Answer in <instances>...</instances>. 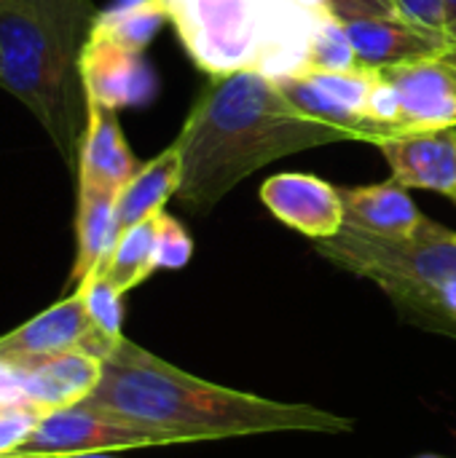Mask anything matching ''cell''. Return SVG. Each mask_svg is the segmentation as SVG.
<instances>
[{
  "label": "cell",
  "mask_w": 456,
  "mask_h": 458,
  "mask_svg": "<svg viewBox=\"0 0 456 458\" xmlns=\"http://www.w3.org/2000/svg\"><path fill=\"white\" fill-rule=\"evenodd\" d=\"M83 405L121 424L156 432L167 445L277 432H352L347 416L210 384L164 362L129 338L116 341L105 352L99 384Z\"/></svg>",
  "instance_id": "1"
},
{
  "label": "cell",
  "mask_w": 456,
  "mask_h": 458,
  "mask_svg": "<svg viewBox=\"0 0 456 458\" xmlns=\"http://www.w3.org/2000/svg\"><path fill=\"white\" fill-rule=\"evenodd\" d=\"M349 140L352 131L296 110L263 72L215 75L194 99L175 140L183 153L177 199L188 212L207 215L261 166Z\"/></svg>",
  "instance_id": "2"
},
{
  "label": "cell",
  "mask_w": 456,
  "mask_h": 458,
  "mask_svg": "<svg viewBox=\"0 0 456 458\" xmlns=\"http://www.w3.org/2000/svg\"><path fill=\"white\" fill-rule=\"evenodd\" d=\"M94 0H11L0 8V86L43 126L67 166H78L86 126L81 51Z\"/></svg>",
  "instance_id": "3"
},
{
  "label": "cell",
  "mask_w": 456,
  "mask_h": 458,
  "mask_svg": "<svg viewBox=\"0 0 456 458\" xmlns=\"http://www.w3.org/2000/svg\"><path fill=\"white\" fill-rule=\"evenodd\" d=\"M185 54L210 78L306 70L309 46L331 16L317 0H164Z\"/></svg>",
  "instance_id": "4"
},
{
  "label": "cell",
  "mask_w": 456,
  "mask_h": 458,
  "mask_svg": "<svg viewBox=\"0 0 456 458\" xmlns=\"http://www.w3.org/2000/svg\"><path fill=\"white\" fill-rule=\"evenodd\" d=\"M314 250L341 271L374 282L398 314L456 341V231L425 217L409 239H382L344 223Z\"/></svg>",
  "instance_id": "5"
},
{
  "label": "cell",
  "mask_w": 456,
  "mask_h": 458,
  "mask_svg": "<svg viewBox=\"0 0 456 458\" xmlns=\"http://www.w3.org/2000/svg\"><path fill=\"white\" fill-rule=\"evenodd\" d=\"M167 445L156 432L121 424L83 403L46 413L32 435L5 458H51L73 454H99V451H132Z\"/></svg>",
  "instance_id": "6"
},
{
  "label": "cell",
  "mask_w": 456,
  "mask_h": 458,
  "mask_svg": "<svg viewBox=\"0 0 456 458\" xmlns=\"http://www.w3.org/2000/svg\"><path fill=\"white\" fill-rule=\"evenodd\" d=\"M110 346L113 344L97 333L83 295L73 290V295L56 301L22 327L0 335V362L35 365L67 352H89L102 360Z\"/></svg>",
  "instance_id": "7"
},
{
  "label": "cell",
  "mask_w": 456,
  "mask_h": 458,
  "mask_svg": "<svg viewBox=\"0 0 456 458\" xmlns=\"http://www.w3.org/2000/svg\"><path fill=\"white\" fill-rule=\"evenodd\" d=\"M376 78H379V67L360 64L344 72L306 70L298 75L277 78V86L290 99V105L304 115L347 129L355 134V140L366 142L368 99Z\"/></svg>",
  "instance_id": "8"
},
{
  "label": "cell",
  "mask_w": 456,
  "mask_h": 458,
  "mask_svg": "<svg viewBox=\"0 0 456 458\" xmlns=\"http://www.w3.org/2000/svg\"><path fill=\"white\" fill-rule=\"evenodd\" d=\"M400 94V129H456V43L411 62L382 67Z\"/></svg>",
  "instance_id": "9"
},
{
  "label": "cell",
  "mask_w": 456,
  "mask_h": 458,
  "mask_svg": "<svg viewBox=\"0 0 456 458\" xmlns=\"http://www.w3.org/2000/svg\"><path fill=\"white\" fill-rule=\"evenodd\" d=\"M81 83L89 102L108 110L145 107L159 91V78L142 51L91 35L81 51Z\"/></svg>",
  "instance_id": "10"
},
{
  "label": "cell",
  "mask_w": 456,
  "mask_h": 458,
  "mask_svg": "<svg viewBox=\"0 0 456 458\" xmlns=\"http://www.w3.org/2000/svg\"><path fill=\"white\" fill-rule=\"evenodd\" d=\"M263 207L288 228L323 242L336 236L344 223V199L336 185L306 172H282L261 182Z\"/></svg>",
  "instance_id": "11"
},
{
  "label": "cell",
  "mask_w": 456,
  "mask_h": 458,
  "mask_svg": "<svg viewBox=\"0 0 456 458\" xmlns=\"http://www.w3.org/2000/svg\"><path fill=\"white\" fill-rule=\"evenodd\" d=\"M376 148L398 185L456 196V129L392 134L382 137Z\"/></svg>",
  "instance_id": "12"
},
{
  "label": "cell",
  "mask_w": 456,
  "mask_h": 458,
  "mask_svg": "<svg viewBox=\"0 0 456 458\" xmlns=\"http://www.w3.org/2000/svg\"><path fill=\"white\" fill-rule=\"evenodd\" d=\"M344 30L357 51V62L366 67H390L411 62L419 56L441 54L452 48L456 40L449 32L422 27L403 13L384 19H360L344 21Z\"/></svg>",
  "instance_id": "13"
},
{
  "label": "cell",
  "mask_w": 456,
  "mask_h": 458,
  "mask_svg": "<svg viewBox=\"0 0 456 458\" xmlns=\"http://www.w3.org/2000/svg\"><path fill=\"white\" fill-rule=\"evenodd\" d=\"M140 161L134 158L116 110H108L97 102L86 99V126L78 148V185L83 188H102V191H121Z\"/></svg>",
  "instance_id": "14"
},
{
  "label": "cell",
  "mask_w": 456,
  "mask_h": 458,
  "mask_svg": "<svg viewBox=\"0 0 456 458\" xmlns=\"http://www.w3.org/2000/svg\"><path fill=\"white\" fill-rule=\"evenodd\" d=\"M339 191L344 199L347 225L363 233L382 239H409L425 223V215L409 196V188L398 185L395 180Z\"/></svg>",
  "instance_id": "15"
},
{
  "label": "cell",
  "mask_w": 456,
  "mask_h": 458,
  "mask_svg": "<svg viewBox=\"0 0 456 458\" xmlns=\"http://www.w3.org/2000/svg\"><path fill=\"white\" fill-rule=\"evenodd\" d=\"M116 191L83 188L78 185L75 201V260L70 282L81 284L91 271L102 268L118 242V215H116Z\"/></svg>",
  "instance_id": "16"
},
{
  "label": "cell",
  "mask_w": 456,
  "mask_h": 458,
  "mask_svg": "<svg viewBox=\"0 0 456 458\" xmlns=\"http://www.w3.org/2000/svg\"><path fill=\"white\" fill-rule=\"evenodd\" d=\"M180 182H183V153H180V145L172 142L156 158L140 164L134 177L118 191V199H116L118 228L126 231L164 212V204L172 196H177Z\"/></svg>",
  "instance_id": "17"
},
{
  "label": "cell",
  "mask_w": 456,
  "mask_h": 458,
  "mask_svg": "<svg viewBox=\"0 0 456 458\" xmlns=\"http://www.w3.org/2000/svg\"><path fill=\"white\" fill-rule=\"evenodd\" d=\"M99 271L110 279V284L121 295L140 287L153 271H159L156 268V215L121 231L110 258L105 260Z\"/></svg>",
  "instance_id": "18"
},
{
  "label": "cell",
  "mask_w": 456,
  "mask_h": 458,
  "mask_svg": "<svg viewBox=\"0 0 456 458\" xmlns=\"http://www.w3.org/2000/svg\"><path fill=\"white\" fill-rule=\"evenodd\" d=\"M167 21H169V11L164 0H140L132 5L97 11L89 32L108 38L118 46H126L132 51H145Z\"/></svg>",
  "instance_id": "19"
},
{
  "label": "cell",
  "mask_w": 456,
  "mask_h": 458,
  "mask_svg": "<svg viewBox=\"0 0 456 458\" xmlns=\"http://www.w3.org/2000/svg\"><path fill=\"white\" fill-rule=\"evenodd\" d=\"M75 290L83 295L86 311L97 327V333L102 338H108L110 344L121 341L124 333V295L110 284V279L97 268L91 271L81 284H75Z\"/></svg>",
  "instance_id": "20"
},
{
  "label": "cell",
  "mask_w": 456,
  "mask_h": 458,
  "mask_svg": "<svg viewBox=\"0 0 456 458\" xmlns=\"http://www.w3.org/2000/svg\"><path fill=\"white\" fill-rule=\"evenodd\" d=\"M11 408H32L38 413H51L43 368L35 365H13L0 362V411Z\"/></svg>",
  "instance_id": "21"
},
{
  "label": "cell",
  "mask_w": 456,
  "mask_h": 458,
  "mask_svg": "<svg viewBox=\"0 0 456 458\" xmlns=\"http://www.w3.org/2000/svg\"><path fill=\"white\" fill-rule=\"evenodd\" d=\"M355 67H360V62H357V51H355L344 24L339 19L328 16L312 38L306 70L344 72V70H355Z\"/></svg>",
  "instance_id": "22"
},
{
  "label": "cell",
  "mask_w": 456,
  "mask_h": 458,
  "mask_svg": "<svg viewBox=\"0 0 456 458\" xmlns=\"http://www.w3.org/2000/svg\"><path fill=\"white\" fill-rule=\"evenodd\" d=\"M191 255H194V239L185 231V225L177 217L159 212L156 215V268H164V271L185 268Z\"/></svg>",
  "instance_id": "23"
},
{
  "label": "cell",
  "mask_w": 456,
  "mask_h": 458,
  "mask_svg": "<svg viewBox=\"0 0 456 458\" xmlns=\"http://www.w3.org/2000/svg\"><path fill=\"white\" fill-rule=\"evenodd\" d=\"M43 413L32 408H11L0 411V458L11 456L38 427Z\"/></svg>",
  "instance_id": "24"
},
{
  "label": "cell",
  "mask_w": 456,
  "mask_h": 458,
  "mask_svg": "<svg viewBox=\"0 0 456 458\" xmlns=\"http://www.w3.org/2000/svg\"><path fill=\"white\" fill-rule=\"evenodd\" d=\"M325 13L344 21H360V19H384L398 16L400 8L395 0H317Z\"/></svg>",
  "instance_id": "25"
},
{
  "label": "cell",
  "mask_w": 456,
  "mask_h": 458,
  "mask_svg": "<svg viewBox=\"0 0 456 458\" xmlns=\"http://www.w3.org/2000/svg\"><path fill=\"white\" fill-rule=\"evenodd\" d=\"M400 13L422 27L441 30L446 32V19H443V0H395Z\"/></svg>",
  "instance_id": "26"
},
{
  "label": "cell",
  "mask_w": 456,
  "mask_h": 458,
  "mask_svg": "<svg viewBox=\"0 0 456 458\" xmlns=\"http://www.w3.org/2000/svg\"><path fill=\"white\" fill-rule=\"evenodd\" d=\"M443 19H446V32L456 40V0H443Z\"/></svg>",
  "instance_id": "27"
},
{
  "label": "cell",
  "mask_w": 456,
  "mask_h": 458,
  "mask_svg": "<svg viewBox=\"0 0 456 458\" xmlns=\"http://www.w3.org/2000/svg\"><path fill=\"white\" fill-rule=\"evenodd\" d=\"M51 458H121L113 451H99V454H73V456H51Z\"/></svg>",
  "instance_id": "28"
},
{
  "label": "cell",
  "mask_w": 456,
  "mask_h": 458,
  "mask_svg": "<svg viewBox=\"0 0 456 458\" xmlns=\"http://www.w3.org/2000/svg\"><path fill=\"white\" fill-rule=\"evenodd\" d=\"M132 3H140V0H118V5H132Z\"/></svg>",
  "instance_id": "29"
},
{
  "label": "cell",
  "mask_w": 456,
  "mask_h": 458,
  "mask_svg": "<svg viewBox=\"0 0 456 458\" xmlns=\"http://www.w3.org/2000/svg\"><path fill=\"white\" fill-rule=\"evenodd\" d=\"M8 3H11V0H0V8H5Z\"/></svg>",
  "instance_id": "30"
},
{
  "label": "cell",
  "mask_w": 456,
  "mask_h": 458,
  "mask_svg": "<svg viewBox=\"0 0 456 458\" xmlns=\"http://www.w3.org/2000/svg\"><path fill=\"white\" fill-rule=\"evenodd\" d=\"M419 458H443V456H419Z\"/></svg>",
  "instance_id": "31"
},
{
  "label": "cell",
  "mask_w": 456,
  "mask_h": 458,
  "mask_svg": "<svg viewBox=\"0 0 456 458\" xmlns=\"http://www.w3.org/2000/svg\"><path fill=\"white\" fill-rule=\"evenodd\" d=\"M454 201H456V196H454Z\"/></svg>",
  "instance_id": "32"
}]
</instances>
